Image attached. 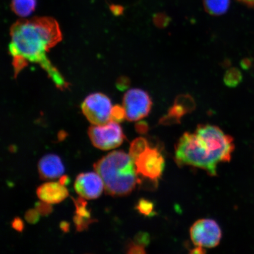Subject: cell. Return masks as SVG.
<instances>
[{
  "instance_id": "6da1fadb",
  "label": "cell",
  "mask_w": 254,
  "mask_h": 254,
  "mask_svg": "<svg viewBox=\"0 0 254 254\" xmlns=\"http://www.w3.org/2000/svg\"><path fill=\"white\" fill-rule=\"evenodd\" d=\"M10 36L9 52L13 59L15 76L28 63L38 64L57 88L64 90L68 87L67 82L47 56V52L62 40L61 30L55 18L21 19L12 25Z\"/></svg>"
},
{
  "instance_id": "7a4b0ae2",
  "label": "cell",
  "mask_w": 254,
  "mask_h": 254,
  "mask_svg": "<svg viewBox=\"0 0 254 254\" xmlns=\"http://www.w3.org/2000/svg\"><path fill=\"white\" fill-rule=\"evenodd\" d=\"M94 170L102 179L105 191L111 196L129 194L140 183L134 161L122 151L110 152L94 165Z\"/></svg>"
},
{
  "instance_id": "3957f363",
  "label": "cell",
  "mask_w": 254,
  "mask_h": 254,
  "mask_svg": "<svg viewBox=\"0 0 254 254\" xmlns=\"http://www.w3.org/2000/svg\"><path fill=\"white\" fill-rule=\"evenodd\" d=\"M175 155L179 165L201 168L212 176L217 174L219 162L195 132L184 133L177 143Z\"/></svg>"
},
{
  "instance_id": "277c9868",
  "label": "cell",
  "mask_w": 254,
  "mask_h": 254,
  "mask_svg": "<svg viewBox=\"0 0 254 254\" xmlns=\"http://www.w3.org/2000/svg\"><path fill=\"white\" fill-rule=\"evenodd\" d=\"M195 134L205 142L219 163L231 160L234 150L233 138L225 134L219 127L209 125H199Z\"/></svg>"
},
{
  "instance_id": "5b68a950",
  "label": "cell",
  "mask_w": 254,
  "mask_h": 254,
  "mask_svg": "<svg viewBox=\"0 0 254 254\" xmlns=\"http://www.w3.org/2000/svg\"><path fill=\"white\" fill-rule=\"evenodd\" d=\"M113 108L110 98L101 93L89 95L81 105L82 113L89 122L95 126H102L112 122Z\"/></svg>"
},
{
  "instance_id": "8992f818",
  "label": "cell",
  "mask_w": 254,
  "mask_h": 254,
  "mask_svg": "<svg viewBox=\"0 0 254 254\" xmlns=\"http://www.w3.org/2000/svg\"><path fill=\"white\" fill-rule=\"evenodd\" d=\"M88 135L95 147L110 150L122 145L125 139L122 127L118 123L110 122L102 126H91Z\"/></svg>"
},
{
  "instance_id": "52a82bcc",
  "label": "cell",
  "mask_w": 254,
  "mask_h": 254,
  "mask_svg": "<svg viewBox=\"0 0 254 254\" xmlns=\"http://www.w3.org/2000/svg\"><path fill=\"white\" fill-rule=\"evenodd\" d=\"M123 103L126 119L129 122H136L148 116L152 106L150 95L137 88L127 91L123 97Z\"/></svg>"
},
{
  "instance_id": "ba28073f",
  "label": "cell",
  "mask_w": 254,
  "mask_h": 254,
  "mask_svg": "<svg viewBox=\"0 0 254 254\" xmlns=\"http://www.w3.org/2000/svg\"><path fill=\"white\" fill-rule=\"evenodd\" d=\"M133 161L136 173L146 179L157 181L163 173L165 160L156 148L149 145Z\"/></svg>"
},
{
  "instance_id": "9c48e42d",
  "label": "cell",
  "mask_w": 254,
  "mask_h": 254,
  "mask_svg": "<svg viewBox=\"0 0 254 254\" xmlns=\"http://www.w3.org/2000/svg\"><path fill=\"white\" fill-rule=\"evenodd\" d=\"M190 237L196 247L211 249L220 244L222 232L214 220L201 219L196 221L190 228Z\"/></svg>"
},
{
  "instance_id": "30bf717a",
  "label": "cell",
  "mask_w": 254,
  "mask_h": 254,
  "mask_svg": "<svg viewBox=\"0 0 254 254\" xmlns=\"http://www.w3.org/2000/svg\"><path fill=\"white\" fill-rule=\"evenodd\" d=\"M104 187V183L99 175L94 173L78 175L74 184L75 190L78 194L88 199L99 197Z\"/></svg>"
},
{
  "instance_id": "8fae6325",
  "label": "cell",
  "mask_w": 254,
  "mask_h": 254,
  "mask_svg": "<svg viewBox=\"0 0 254 254\" xmlns=\"http://www.w3.org/2000/svg\"><path fill=\"white\" fill-rule=\"evenodd\" d=\"M39 173L43 180H55L62 176L64 172L61 159L55 154H48L39 161Z\"/></svg>"
},
{
  "instance_id": "7c38bea8",
  "label": "cell",
  "mask_w": 254,
  "mask_h": 254,
  "mask_svg": "<svg viewBox=\"0 0 254 254\" xmlns=\"http://www.w3.org/2000/svg\"><path fill=\"white\" fill-rule=\"evenodd\" d=\"M37 194L41 201L57 204L68 196V191L61 183L52 182L43 184L37 190Z\"/></svg>"
},
{
  "instance_id": "4fadbf2b",
  "label": "cell",
  "mask_w": 254,
  "mask_h": 254,
  "mask_svg": "<svg viewBox=\"0 0 254 254\" xmlns=\"http://www.w3.org/2000/svg\"><path fill=\"white\" fill-rule=\"evenodd\" d=\"M196 108V103L191 95L180 94L175 99L174 105L168 112L182 119L186 114L192 113Z\"/></svg>"
},
{
  "instance_id": "5bb4252c",
  "label": "cell",
  "mask_w": 254,
  "mask_h": 254,
  "mask_svg": "<svg viewBox=\"0 0 254 254\" xmlns=\"http://www.w3.org/2000/svg\"><path fill=\"white\" fill-rule=\"evenodd\" d=\"M37 0H11V8L15 14L27 17L36 9Z\"/></svg>"
},
{
  "instance_id": "9a60e30c",
  "label": "cell",
  "mask_w": 254,
  "mask_h": 254,
  "mask_svg": "<svg viewBox=\"0 0 254 254\" xmlns=\"http://www.w3.org/2000/svg\"><path fill=\"white\" fill-rule=\"evenodd\" d=\"M202 2L205 11L214 16L226 13L230 5V0H203Z\"/></svg>"
},
{
  "instance_id": "2e32d148",
  "label": "cell",
  "mask_w": 254,
  "mask_h": 254,
  "mask_svg": "<svg viewBox=\"0 0 254 254\" xmlns=\"http://www.w3.org/2000/svg\"><path fill=\"white\" fill-rule=\"evenodd\" d=\"M243 76L239 69L231 68L225 72L224 82L227 87H236L242 81Z\"/></svg>"
},
{
  "instance_id": "e0dca14e",
  "label": "cell",
  "mask_w": 254,
  "mask_h": 254,
  "mask_svg": "<svg viewBox=\"0 0 254 254\" xmlns=\"http://www.w3.org/2000/svg\"><path fill=\"white\" fill-rule=\"evenodd\" d=\"M149 146L148 142L144 138L139 137L134 139L129 149V155L132 160L137 157Z\"/></svg>"
},
{
  "instance_id": "ac0fdd59",
  "label": "cell",
  "mask_w": 254,
  "mask_h": 254,
  "mask_svg": "<svg viewBox=\"0 0 254 254\" xmlns=\"http://www.w3.org/2000/svg\"><path fill=\"white\" fill-rule=\"evenodd\" d=\"M74 200L76 206L75 215L85 218H90V212L87 210L86 208L87 203L81 198Z\"/></svg>"
},
{
  "instance_id": "d6986e66",
  "label": "cell",
  "mask_w": 254,
  "mask_h": 254,
  "mask_svg": "<svg viewBox=\"0 0 254 254\" xmlns=\"http://www.w3.org/2000/svg\"><path fill=\"white\" fill-rule=\"evenodd\" d=\"M136 207L141 214L145 216H150L153 212L154 206L153 203L148 200L141 199L138 201Z\"/></svg>"
},
{
  "instance_id": "ffe728a7",
  "label": "cell",
  "mask_w": 254,
  "mask_h": 254,
  "mask_svg": "<svg viewBox=\"0 0 254 254\" xmlns=\"http://www.w3.org/2000/svg\"><path fill=\"white\" fill-rule=\"evenodd\" d=\"M171 19L164 12H160L155 14L153 17V22L155 26L159 28H164L168 26L170 23Z\"/></svg>"
},
{
  "instance_id": "44dd1931",
  "label": "cell",
  "mask_w": 254,
  "mask_h": 254,
  "mask_svg": "<svg viewBox=\"0 0 254 254\" xmlns=\"http://www.w3.org/2000/svg\"><path fill=\"white\" fill-rule=\"evenodd\" d=\"M126 118V114L125 108L117 105L113 107L112 114H111V120L112 122L117 123L122 122Z\"/></svg>"
},
{
  "instance_id": "7402d4cb",
  "label": "cell",
  "mask_w": 254,
  "mask_h": 254,
  "mask_svg": "<svg viewBox=\"0 0 254 254\" xmlns=\"http://www.w3.org/2000/svg\"><path fill=\"white\" fill-rule=\"evenodd\" d=\"M73 220H74L76 228H77V230L78 231H82L87 229L88 225L94 221V220H91V218H85L79 217L77 215L74 216Z\"/></svg>"
},
{
  "instance_id": "603a6c76",
  "label": "cell",
  "mask_w": 254,
  "mask_h": 254,
  "mask_svg": "<svg viewBox=\"0 0 254 254\" xmlns=\"http://www.w3.org/2000/svg\"><path fill=\"white\" fill-rule=\"evenodd\" d=\"M180 120L181 119L179 118V117L168 113L167 115L161 117L159 123H160L161 125L170 126L179 124L180 123Z\"/></svg>"
},
{
  "instance_id": "cb8c5ba5",
  "label": "cell",
  "mask_w": 254,
  "mask_h": 254,
  "mask_svg": "<svg viewBox=\"0 0 254 254\" xmlns=\"http://www.w3.org/2000/svg\"><path fill=\"white\" fill-rule=\"evenodd\" d=\"M36 209L40 215L44 216L49 215L53 210L52 206L49 203L43 201L36 203Z\"/></svg>"
},
{
  "instance_id": "d4e9b609",
  "label": "cell",
  "mask_w": 254,
  "mask_h": 254,
  "mask_svg": "<svg viewBox=\"0 0 254 254\" xmlns=\"http://www.w3.org/2000/svg\"><path fill=\"white\" fill-rule=\"evenodd\" d=\"M39 212L37 209H30L25 214V220L30 224H35L39 220Z\"/></svg>"
},
{
  "instance_id": "484cf974",
  "label": "cell",
  "mask_w": 254,
  "mask_h": 254,
  "mask_svg": "<svg viewBox=\"0 0 254 254\" xmlns=\"http://www.w3.org/2000/svg\"><path fill=\"white\" fill-rule=\"evenodd\" d=\"M127 253L128 254H145V246L136 243H131L129 246Z\"/></svg>"
},
{
  "instance_id": "4316f807",
  "label": "cell",
  "mask_w": 254,
  "mask_h": 254,
  "mask_svg": "<svg viewBox=\"0 0 254 254\" xmlns=\"http://www.w3.org/2000/svg\"><path fill=\"white\" fill-rule=\"evenodd\" d=\"M149 127L145 122H139L136 124L135 129L139 134H144L148 131Z\"/></svg>"
},
{
  "instance_id": "83f0119b",
  "label": "cell",
  "mask_w": 254,
  "mask_h": 254,
  "mask_svg": "<svg viewBox=\"0 0 254 254\" xmlns=\"http://www.w3.org/2000/svg\"><path fill=\"white\" fill-rule=\"evenodd\" d=\"M130 81L129 79L126 77H121L119 79L118 85H117V87L121 90H126L129 86Z\"/></svg>"
},
{
  "instance_id": "f1b7e54d",
  "label": "cell",
  "mask_w": 254,
  "mask_h": 254,
  "mask_svg": "<svg viewBox=\"0 0 254 254\" xmlns=\"http://www.w3.org/2000/svg\"><path fill=\"white\" fill-rule=\"evenodd\" d=\"M12 226L15 230L18 231H21L23 229V222L21 219L16 218L12 222Z\"/></svg>"
},
{
  "instance_id": "f546056e",
  "label": "cell",
  "mask_w": 254,
  "mask_h": 254,
  "mask_svg": "<svg viewBox=\"0 0 254 254\" xmlns=\"http://www.w3.org/2000/svg\"><path fill=\"white\" fill-rule=\"evenodd\" d=\"M237 1L243 3V4L250 6V7H254V0H237Z\"/></svg>"
},
{
  "instance_id": "4dcf8cb0",
  "label": "cell",
  "mask_w": 254,
  "mask_h": 254,
  "mask_svg": "<svg viewBox=\"0 0 254 254\" xmlns=\"http://www.w3.org/2000/svg\"><path fill=\"white\" fill-rule=\"evenodd\" d=\"M60 227H61L63 231L66 232L68 231L69 225L67 222H62L61 225H60Z\"/></svg>"
},
{
  "instance_id": "1f68e13d",
  "label": "cell",
  "mask_w": 254,
  "mask_h": 254,
  "mask_svg": "<svg viewBox=\"0 0 254 254\" xmlns=\"http://www.w3.org/2000/svg\"><path fill=\"white\" fill-rule=\"evenodd\" d=\"M68 181V177L66 176H63L61 178V179L60 180V183L63 184V185L64 186L65 184H67Z\"/></svg>"
}]
</instances>
